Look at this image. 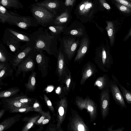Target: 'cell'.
<instances>
[{
    "label": "cell",
    "instance_id": "obj_12",
    "mask_svg": "<svg viewBox=\"0 0 131 131\" xmlns=\"http://www.w3.org/2000/svg\"><path fill=\"white\" fill-rule=\"evenodd\" d=\"M90 42L89 38L86 33L80 40L79 47L74 59V62L79 63L83 60L89 48Z\"/></svg>",
    "mask_w": 131,
    "mask_h": 131
},
{
    "label": "cell",
    "instance_id": "obj_3",
    "mask_svg": "<svg viewBox=\"0 0 131 131\" xmlns=\"http://www.w3.org/2000/svg\"><path fill=\"white\" fill-rule=\"evenodd\" d=\"M80 38L64 35L59 37L60 44L59 49L63 53L68 64L74 56L79 45Z\"/></svg>",
    "mask_w": 131,
    "mask_h": 131
},
{
    "label": "cell",
    "instance_id": "obj_1",
    "mask_svg": "<svg viewBox=\"0 0 131 131\" xmlns=\"http://www.w3.org/2000/svg\"><path fill=\"white\" fill-rule=\"evenodd\" d=\"M31 34L33 39L32 46L34 50L45 51L50 55L57 59L59 50L57 45L60 35H53L48 29L40 27Z\"/></svg>",
    "mask_w": 131,
    "mask_h": 131
},
{
    "label": "cell",
    "instance_id": "obj_30",
    "mask_svg": "<svg viewBox=\"0 0 131 131\" xmlns=\"http://www.w3.org/2000/svg\"><path fill=\"white\" fill-rule=\"evenodd\" d=\"M14 70L9 62L6 63L4 68L0 71V80L8 76L13 78Z\"/></svg>",
    "mask_w": 131,
    "mask_h": 131
},
{
    "label": "cell",
    "instance_id": "obj_36",
    "mask_svg": "<svg viewBox=\"0 0 131 131\" xmlns=\"http://www.w3.org/2000/svg\"><path fill=\"white\" fill-rule=\"evenodd\" d=\"M68 19V15L66 12L62 13L56 18L54 21L55 25H62L67 22Z\"/></svg>",
    "mask_w": 131,
    "mask_h": 131
},
{
    "label": "cell",
    "instance_id": "obj_22",
    "mask_svg": "<svg viewBox=\"0 0 131 131\" xmlns=\"http://www.w3.org/2000/svg\"><path fill=\"white\" fill-rule=\"evenodd\" d=\"M21 116L20 114H18L4 120L0 123V131H4L10 128L20 120Z\"/></svg>",
    "mask_w": 131,
    "mask_h": 131
},
{
    "label": "cell",
    "instance_id": "obj_48",
    "mask_svg": "<svg viewBox=\"0 0 131 131\" xmlns=\"http://www.w3.org/2000/svg\"><path fill=\"white\" fill-rule=\"evenodd\" d=\"M61 89L60 87H58L56 90V92L57 94H59L61 92Z\"/></svg>",
    "mask_w": 131,
    "mask_h": 131
},
{
    "label": "cell",
    "instance_id": "obj_14",
    "mask_svg": "<svg viewBox=\"0 0 131 131\" xmlns=\"http://www.w3.org/2000/svg\"><path fill=\"white\" fill-rule=\"evenodd\" d=\"M58 50L56 72L58 77L59 80L63 81L69 69L67 66V63L63 53L60 49H58Z\"/></svg>",
    "mask_w": 131,
    "mask_h": 131
},
{
    "label": "cell",
    "instance_id": "obj_13",
    "mask_svg": "<svg viewBox=\"0 0 131 131\" xmlns=\"http://www.w3.org/2000/svg\"><path fill=\"white\" fill-rule=\"evenodd\" d=\"M2 40L3 43L8 46L14 53L18 51L21 46V42L13 37L6 29Z\"/></svg>",
    "mask_w": 131,
    "mask_h": 131
},
{
    "label": "cell",
    "instance_id": "obj_25",
    "mask_svg": "<svg viewBox=\"0 0 131 131\" xmlns=\"http://www.w3.org/2000/svg\"><path fill=\"white\" fill-rule=\"evenodd\" d=\"M0 5L6 8L15 9H22L24 6L19 0H0Z\"/></svg>",
    "mask_w": 131,
    "mask_h": 131
},
{
    "label": "cell",
    "instance_id": "obj_33",
    "mask_svg": "<svg viewBox=\"0 0 131 131\" xmlns=\"http://www.w3.org/2000/svg\"><path fill=\"white\" fill-rule=\"evenodd\" d=\"M47 28L50 31L51 34L53 35H59L63 32L65 29L62 25L49 26L47 27Z\"/></svg>",
    "mask_w": 131,
    "mask_h": 131
},
{
    "label": "cell",
    "instance_id": "obj_34",
    "mask_svg": "<svg viewBox=\"0 0 131 131\" xmlns=\"http://www.w3.org/2000/svg\"><path fill=\"white\" fill-rule=\"evenodd\" d=\"M93 4L91 2H85L82 3L79 6L78 10L81 14H85L90 10L93 7Z\"/></svg>",
    "mask_w": 131,
    "mask_h": 131
},
{
    "label": "cell",
    "instance_id": "obj_38",
    "mask_svg": "<svg viewBox=\"0 0 131 131\" xmlns=\"http://www.w3.org/2000/svg\"><path fill=\"white\" fill-rule=\"evenodd\" d=\"M32 111H34L32 106L13 108L9 110V112L10 113H26Z\"/></svg>",
    "mask_w": 131,
    "mask_h": 131
},
{
    "label": "cell",
    "instance_id": "obj_9",
    "mask_svg": "<svg viewBox=\"0 0 131 131\" xmlns=\"http://www.w3.org/2000/svg\"><path fill=\"white\" fill-rule=\"evenodd\" d=\"M35 51V59L38 65V69L41 73L42 77H45L48 73L50 59L46 55L43 51Z\"/></svg>",
    "mask_w": 131,
    "mask_h": 131
},
{
    "label": "cell",
    "instance_id": "obj_20",
    "mask_svg": "<svg viewBox=\"0 0 131 131\" xmlns=\"http://www.w3.org/2000/svg\"><path fill=\"white\" fill-rule=\"evenodd\" d=\"M86 33L85 28L83 26H71L65 28L62 34L64 35L70 36L81 38Z\"/></svg>",
    "mask_w": 131,
    "mask_h": 131
},
{
    "label": "cell",
    "instance_id": "obj_7",
    "mask_svg": "<svg viewBox=\"0 0 131 131\" xmlns=\"http://www.w3.org/2000/svg\"><path fill=\"white\" fill-rule=\"evenodd\" d=\"M34 50L31 45L26 43L21 46L18 51L13 54L12 59L9 63L15 71L16 70L19 64Z\"/></svg>",
    "mask_w": 131,
    "mask_h": 131
},
{
    "label": "cell",
    "instance_id": "obj_10",
    "mask_svg": "<svg viewBox=\"0 0 131 131\" xmlns=\"http://www.w3.org/2000/svg\"><path fill=\"white\" fill-rule=\"evenodd\" d=\"M112 80L110 81L109 87L113 97L116 104L122 108H126L127 106L124 97L118 86V80L113 75L112 76Z\"/></svg>",
    "mask_w": 131,
    "mask_h": 131
},
{
    "label": "cell",
    "instance_id": "obj_2",
    "mask_svg": "<svg viewBox=\"0 0 131 131\" xmlns=\"http://www.w3.org/2000/svg\"><path fill=\"white\" fill-rule=\"evenodd\" d=\"M109 42L107 39H102L96 47L93 59L101 70L107 72L113 64V59Z\"/></svg>",
    "mask_w": 131,
    "mask_h": 131
},
{
    "label": "cell",
    "instance_id": "obj_24",
    "mask_svg": "<svg viewBox=\"0 0 131 131\" xmlns=\"http://www.w3.org/2000/svg\"><path fill=\"white\" fill-rule=\"evenodd\" d=\"M30 105L21 103L12 99H7L4 102L3 107L6 110H10L17 108L27 107L31 106Z\"/></svg>",
    "mask_w": 131,
    "mask_h": 131
},
{
    "label": "cell",
    "instance_id": "obj_29",
    "mask_svg": "<svg viewBox=\"0 0 131 131\" xmlns=\"http://www.w3.org/2000/svg\"><path fill=\"white\" fill-rule=\"evenodd\" d=\"M64 84V89L66 94H68L73 86V82L71 72L69 70L67 72L65 77L62 81Z\"/></svg>",
    "mask_w": 131,
    "mask_h": 131
},
{
    "label": "cell",
    "instance_id": "obj_5",
    "mask_svg": "<svg viewBox=\"0 0 131 131\" xmlns=\"http://www.w3.org/2000/svg\"><path fill=\"white\" fill-rule=\"evenodd\" d=\"M76 104L80 110L86 109L89 113L91 122H93L96 118L97 115V106L95 103L89 97L83 99L77 96L75 99Z\"/></svg>",
    "mask_w": 131,
    "mask_h": 131
},
{
    "label": "cell",
    "instance_id": "obj_19",
    "mask_svg": "<svg viewBox=\"0 0 131 131\" xmlns=\"http://www.w3.org/2000/svg\"><path fill=\"white\" fill-rule=\"evenodd\" d=\"M20 15L10 11H8L6 8L0 5V21L3 24L5 23L10 25L13 21Z\"/></svg>",
    "mask_w": 131,
    "mask_h": 131
},
{
    "label": "cell",
    "instance_id": "obj_49",
    "mask_svg": "<svg viewBox=\"0 0 131 131\" xmlns=\"http://www.w3.org/2000/svg\"><path fill=\"white\" fill-rule=\"evenodd\" d=\"M6 63H0V71L2 70L4 67Z\"/></svg>",
    "mask_w": 131,
    "mask_h": 131
},
{
    "label": "cell",
    "instance_id": "obj_17",
    "mask_svg": "<svg viewBox=\"0 0 131 131\" xmlns=\"http://www.w3.org/2000/svg\"><path fill=\"white\" fill-rule=\"evenodd\" d=\"M6 29L13 37L19 41L26 42V43L31 45L32 46L33 39L31 34H28L13 28H6Z\"/></svg>",
    "mask_w": 131,
    "mask_h": 131
},
{
    "label": "cell",
    "instance_id": "obj_11",
    "mask_svg": "<svg viewBox=\"0 0 131 131\" xmlns=\"http://www.w3.org/2000/svg\"><path fill=\"white\" fill-rule=\"evenodd\" d=\"M39 25L38 22L33 17L21 15L14 20L10 24L26 30L29 27H37Z\"/></svg>",
    "mask_w": 131,
    "mask_h": 131
},
{
    "label": "cell",
    "instance_id": "obj_45",
    "mask_svg": "<svg viewBox=\"0 0 131 131\" xmlns=\"http://www.w3.org/2000/svg\"><path fill=\"white\" fill-rule=\"evenodd\" d=\"M100 1L105 8L108 10L110 9L111 8L110 5L104 0H100Z\"/></svg>",
    "mask_w": 131,
    "mask_h": 131
},
{
    "label": "cell",
    "instance_id": "obj_44",
    "mask_svg": "<svg viewBox=\"0 0 131 131\" xmlns=\"http://www.w3.org/2000/svg\"><path fill=\"white\" fill-rule=\"evenodd\" d=\"M51 117L49 112L45 119L43 121L40 125H42L48 123L51 119Z\"/></svg>",
    "mask_w": 131,
    "mask_h": 131
},
{
    "label": "cell",
    "instance_id": "obj_32",
    "mask_svg": "<svg viewBox=\"0 0 131 131\" xmlns=\"http://www.w3.org/2000/svg\"><path fill=\"white\" fill-rule=\"evenodd\" d=\"M20 91L17 87H14L1 91L0 92V98H6L12 96L16 94Z\"/></svg>",
    "mask_w": 131,
    "mask_h": 131
},
{
    "label": "cell",
    "instance_id": "obj_51",
    "mask_svg": "<svg viewBox=\"0 0 131 131\" xmlns=\"http://www.w3.org/2000/svg\"><path fill=\"white\" fill-rule=\"evenodd\" d=\"M40 129H43V127H40L39 129L37 130V131H39V129H40V131H41V130Z\"/></svg>",
    "mask_w": 131,
    "mask_h": 131
},
{
    "label": "cell",
    "instance_id": "obj_23",
    "mask_svg": "<svg viewBox=\"0 0 131 131\" xmlns=\"http://www.w3.org/2000/svg\"><path fill=\"white\" fill-rule=\"evenodd\" d=\"M107 24L105 29L109 39V43L111 47L113 46L114 44L117 29L115 28L113 22L111 21H106Z\"/></svg>",
    "mask_w": 131,
    "mask_h": 131
},
{
    "label": "cell",
    "instance_id": "obj_35",
    "mask_svg": "<svg viewBox=\"0 0 131 131\" xmlns=\"http://www.w3.org/2000/svg\"><path fill=\"white\" fill-rule=\"evenodd\" d=\"M118 84L124 98L127 103L131 105V92L125 88L118 81Z\"/></svg>",
    "mask_w": 131,
    "mask_h": 131
},
{
    "label": "cell",
    "instance_id": "obj_50",
    "mask_svg": "<svg viewBox=\"0 0 131 131\" xmlns=\"http://www.w3.org/2000/svg\"><path fill=\"white\" fill-rule=\"evenodd\" d=\"M47 88L48 91L49 92L51 91L53 89V88L51 86H49Z\"/></svg>",
    "mask_w": 131,
    "mask_h": 131
},
{
    "label": "cell",
    "instance_id": "obj_31",
    "mask_svg": "<svg viewBox=\"0 0 131 131\" xmlns=\"http://www.w3.org/2000/svg\"><path fill=\"white\" fill-rule=\"evenodd\" d=\"M36 75V72L34 71L31 72V73L29 77L27 83L25 84L26 88L29 91H33L35 90Z\"/></svg>",
    "mask_w": 131,
    "mask_h": 131
},
{
    "label": "cell",
    "instance_id": "obj_28",
    "mask_svg": "<svg viewBox=\"0 0 131 131\" xmlns=\"http://www.w3.org/2000/svg\"><path fill=\"white\" fill-rule=\"evenodd\" d=\"M110 81L106 74L99 77L96 80L94 84L95 86H97L100 90H104L109 88Z\"/></svg>",
    "mask_w": 131,
    "mask_h": 131
},
{
    "label": "cell",
    "instance_id": "obj_4",
    "mask_svg": "<svg viewBox=\"0 0 131 131\" xmlns=\"http://www.w3.org/2000/svg\"><path fill=\"white\" fill-rule=\"evenodd\" d=\"M30 10L33 17L42 27L54 25L55 15L45 7L34 3L31 4Z\"/></svg>",
    "mask_w": 131,
    "mask_h": 131
},
{
    "label": "cell",
    "instance_id": "obj_15",
    "mask_svg": "<svg viewBox=\"0 0 131 131\" xmlns=\"http://www.w3.org/2000/svg\"><path fill=\"white\" fill-rule=\"evenodd\" d=\"M109 88L103 90L101 92L100 99L101 113L104 119L108 115L110 104V93Z\"/></svg>",
    "mask_w": 131,
    "mask_h": 131
},
{
    "label": "cell",
    "instance_id": "obj_42",
    "mask_svg": "<svg viewBox=\"0 0 131 131\" xmlns=\"http://www.w3.org/2000/svg\"><path fill=\"white\" fill-rule=\"evenodd\" d=\"M49 112H44L41 116L35 123V125H40L43 121L45 119L47 115Z\"/></svg>",
    "mask_w": 131,
    "mask_h": 131
},
{
    "label": "cell",
    "instance_id": "obj_21",
    "mask_svg": "<svg viewBox=\"0 0 131 131\" xmlns=\"http://www.w3.org/2000/svg\"><path fill=\"white\" fill-rule=\"evenodd\" d=\"M35 4L45 7L54 15L57 14L59 5L57 0H43Z\"/></svg>",
    "mask_w": 131,
    "mask_h": 131
},
{
    "label": "cell",
    "instance_id": "obj_8",
    "mask_svg": "<svg viewBox=\"0 0 131 131\" xmlns=\"http://www.w3.org/2000/svg\"><path fill=\"white\" fill-rule=\"evenodd\" d=\"M68 128L73 131H88L89 129L83 119L75 110H72L69 119Z\"/></svg>",
    "mask_w": 131,
    "mask_h": 131
},
{
    "label": "cell",
    "instance_id": "obj_47",
    "mask_svg": "<svg viewBox=\"0 0 131 131\" xmlns=\"http://www.w3.org/2000/svg\"><path fill=\"white\" fill-rule=\"evenodd\" d=\"M6 110L5 108L1 110L0 111V119L4 115Z\"/></svg>",
    "mask_w": 131,
    "mask_h": 131
},
{
    "label": "cell",
    "instance_id": "obj_39",
    "mask_svg": "<svg viewBox=\"0 0 131 131\" xmlns=\"http://www.w3.org/2000/svg\"><path fill=\"white\" fill-rule=\"evenodd\" d=\"M32 106L34 111L38 112L41 115L44 112L42 110L41 105L37 100H36Z\"/></svg>",
    "mask_w": 131,
    "mask_h": 131
},
{
    "label": "cell",
    "instance_id": "obj_18",
    "mask_svg": "<svg viewBox=\"0 0 131 131\" xmlns=\"http://www.w3.org/2000/svg\"><path fill=\"white\" fill-rule=\"evenodd\" d=\"M97 71L95 66L90 61L87 62L83 66L82 71V77L80 81L81 85L83 84L88 78Z\"/></svg>",
    "mask_w": 131,
    "mask_h": 131
},
{
    "label": "cell",
    "instance_id": "obj_41",
    "mask_svg": "<svg viewBox=\"0 0 131 131\" xmlns=\"http://www.w3.org/2000/svg\"><path fill=\"white\" fill-rule=\"evenodd\" d=\"M117 6L121 12L126 13H129L131 12L130 8L119 3L117 4Z\"/></svg>",
    "mask_w": 131,
    "mask_h": 131
},
{
    "label": "cell",
    "instance_id": "obj_27",
    "mask_svg": "<svg viewBox=\"0 0 131 131\" xmlns=\"http://www.w3.org/2000/svg\"><path fill=\"white\" fill-rule=\"evenodd\" d=\"M40 117L39 114H35L31 117H26L22 119L23 121L27 122L21 130V131H27L30 129Z\"/></svg>",
    "mask_w": 131,
    "mask_h": 131
},
{
    "label": "cell",
    "instance_id": "obj_16",
    "mask_svg": "<svg viewBox=\"0 0 131 131\" xmlns=\"http://www.w3.org/2000/svg\"><path fill=\"white\" fill-rule=\"evenodd\" d=\"M68 105V101L66 97L61 99L57 103L56 127L60 131L59 129H61V125L65 118Z\"/></svg>",
    "mask_w": 131,
    "mask_h": 131
},
{
    "label": "cell",
    "instance_id": "obj_43",
    "mask_svg": "<svg viewBox=\"0 0 131 131\" xmlns=\"http://www.w3.org/2000/svg\"><path fill=\"white\" fill-rule=\"evenodd\" d=\"M119 3L131 8V3L126 0H114Z\"/></svg>",
    "mask_w": 131,
    "mask_h": 131
},
{
    "label": "cell",
    "instance_id": "obj_46",
    "mask_svg": "<svg viewBox=\"0 0 131 131\" xmlns=\"http://www.w3.org/2000/svg\"><path fill=\"white\" fill-rule=\"evenodd\" d=\"M130 37H131V28L125 36L123 39V41L124 42L127 40Z\"/></svg>",
    "mask_w": 131,
    "mask_h": 131
},
{
    "label": "cell",
    "instance_id": "obj_6",
    "mask_svg": "<svg viewBox=\"0 0 131 131\" xmlns=\"http://www.w3.org/2000/svg\"><path fill=\"white\" fill-rule=\"evenodd\" d=\"M35 51L31 52L28 56L18 66L16 70L15 75L17 77L21 73L23 77L26 73L34 71L35 68Z\"/></svg>",
    "mask_w": 131,
    "mask_h": 131
},
{
    "label": "cell",
    "instance_id": "obj_40",
    "mask_svg": "<svg viewBox=\"0 0 131 131\" xmlns=\"http://www.w3.org/2000/svg\"><path fill=\"white\" fill-rule=\"evenodd\" d=\"M45 103L49 109L53 113L54 112V108L52 103L49 98L45 94L43 95Z\"/></svg>",
    "mask_w": 131,
    "mask_h": 131
},
{
    "label": "cell",
    "instance_id": "obj_26",
    "mask_svg": "<svg viewBox=\"0 0 131 131\" xmlns=\"http://www.w3.org/2000/svg\"><path fill=\"white\" fill-rule=\"evenodd\" d=\"M0 43V63H6L12 60L13 54L9 52L3 44Z\"/></svg>",
    "mask_w": 131,
    "mask_h": 131
},
{
    "label": "cell",
    "instance_id": "obj_37",
    "mask_svg": "<svg viewBox=\"0 0 131 131\" xmlns=\"http://www.w3.org/2000/svg\"><path fill=\"white\" fill-rule=\"evenodd\" d=\"M13 99L21 103L30 105L35 101V99L26 96H21L12 98Z\"/></svg>",
    "mask_w": 131,
    "mask_h": 131
},
{
    "label": "cell",
    "instance_id": "obj_52",
    "mask_svg": "<svg viewBox=\"0 0 131 131\" xmlns=\"http://www.w3.org/2000/svg\"><path fill=\"white\" fill-rule=\"evenodd\" d=\"M130 57V58H131V54Z\"/></svg>",
    "mask_w": 131,
    "mask_h": 131
}]
</instances>
